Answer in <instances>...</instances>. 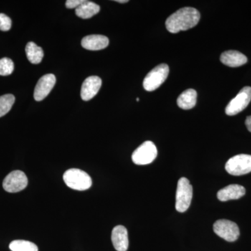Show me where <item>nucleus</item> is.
<instances>
[{
	"instance_id": "nucleus-18",
	"label": "nucleus",
	"mask_w": 251,
	"mask_h": 251,
	"mask_svg": "<svg viewBox=\"0 0 251 251\" xmlns=\"http://www.w3.org/2000/svg\"><path fill=\"white\" fill-rule=\"evenodd\" d=\"M25 52L28 60L33 64L41 63L44 56L43 49L34 42L28 43L26 46Z\"/></svg>"
},
{
	"instance_id": "nucleus-26",
	"label": "nucleus",
	"mask_w": 251,
	"mask_h": 251,
	"mask_svg": "<svg viewBox=\"0 0 251 251\" xmlns=\"http://www.w3.org/2000/svg\"><path fill=\"white\" fill-rule=\"evenodd\" d=\"M136 100H137V101H139L140 99H138V98H137V99H136Z\"/></svg>"
},
{
	"instance_id": "nucleus-16",
	"label": "nucleus",
	"mask_w": 251,
	"mask_h": 251,
	"mask_svg": "<svg viewBox=\"0 0 251 251\" xmlns=\"http://www.w3.org/2000/svg\"><path fill=\"white\" fill-rule=\"evenodd\" d=\"M197 102V92L193 89H188L180 94L177 99V105L183 110L194 108Z\"/></svg>"
},
{
	"instance_id": "nucleus-15",
	"label": "nucleus",
	"mask_w": 251,
	"mask_h": 251,
	"mask_svg": "<svg viewBox=\"0 0 251 251\" xmlns=\"http://www.w3.org/2000/svg\"><path fill=\"white\" fill-rule=\"evenodd\" d=\"M221 62L229 67H239L248 62L247 57L242 52L236 50H228L223 52Z\"/></svg>"
},
{
	"instance_id": "nucleus-11",
	"label": "nucleus",
	"mask_w": 251,
	"mask_h": 251,
	"mask_svg": "<svg viewBox=\"0 0 251 251\" xmlns=\"http://www.w3.org/2000/svg\"><path fill=\"white\" fill-rule=\"evenodd\" d=\"M101 85L102 81L100 77L95 75L87 77L81 87V98L85 101L91 100L98 93Z\"/></svg>"
},
{
	"instance_id": "nucleus-10",
	"label": "nucleus",
	"mask_w": 251,
	"mask_h": 251,
	"mask_svg": "<svg viewBox=\"0 0 251 251\" xmlns=\"http://www.w3.org/2000/svg\"><path fill=\"white\" fill-rule=\"evenodd\" d=\"M56 83L53 74H46L39 79L34 89V97L37 101L44 100L51 92Z\"/></svg>"
},
{
	"instance_id": "nucleus-13",
	"label": "nucleus",
	"mask_w": 251,
	"mask_h": 251,
	"mask_svg": "<svg viewBox=\"0 0 251 251\" xmlns=\"http://www.w3.org/2000/svg\"><path fill=\"white\" fill-rule=\"evenodd\" d=\"M246 194V189L244 186L238 184H231L220 190L217 193L218 199L222 202L238 200Z\"/></svg>"
},
{
	"instance_id": "nucleus-20",
	"label": "nucleus",
	"mask_w": 251,
	"mask_h": 251,
	"mask_svg": "<svg viewBox=\"0 0 251 251\" xmlns=\"http://www.w3.org/2000/svg\"><path fill=\"white\" fill-rule=\"evenodd\" d=\"M15 102L13 94H5L0 97V117L4 116L12 108Z\"/></svg>"
},
{
	"instance_id": "nucleus-5",
	"label": "nucleus",
	"mask_w": 251,
	"mask_h": 251,
	"mask_svg": "<svg viewBox=\"0 0 251 251\" xmlns=\"http://www.w3.org/2000/svg\"><path fill=\"white\" fill-rule=\"evenodd\" d=\"M157 154L158 151L156 145L151 141H146L133 151L132 161L139 166L150 164L154 161Z\"/></svg>"
},
{
	"instance_id": "nucleus-7",
	"label": "nucleus",
	"mask_w": 251,
	"mask_h": 251,
	"mask_svg": "<svg viewBox=\"0 0 251 251\" xmlns=\"http://www.w3.org/2000/svg\"><path fill=\"white\" fill-rule=\"evenodd\" d=\"M213 228L218 236L227 242H235L240 235V231L237 225L229 220L216 221Z\"/></svg>"
},
{
	"instance_id": "nucleus-9",
	"label": "nucleus",
	"mask_w": 251,
	"mask_h": 251,
	"mask_svg": "<svg viewBox=\"0 0 251 251\" xmlns=\"http://www.w3.org/2000/svg\"><path fill=\"white\" fill-rule=\"evenodd\" d=\"M28 179L26 175L21 171L11 172L3 181V188L6 192L18 193L27 187Z\"/></svg>"
},
{
	"instance_id": "nucleus-22",
	"label": "nucleus",
	"mask_w": 251,
	"mask_h": 251,
	"mask_svg": "<svg viewBox=\"0 0 251 251\" xmlns=\"http://www.w3.org/2000/svg\"><path fill=\"white\" fill-rule=\"evenodd\" d=\"M11 20L9 16L4 14H0V30L9 31L11 28Z\"/></svg>"
},
{
	"instance_id": "nucleus-19",
	"label": "nucleus",
	"mask_w": 251,
	"mask_h": 251,
	"mask_svg": "<svg viewBox=\"0 0 251 251\" xmlns=\"http://www.w3.org/2000/svg\"><path fill=\"white\" fill-rule=\"evenodd\" d=\"M11 251H38L37 246L34 243L25 240H15L9 244Z\"/></svg>"
},
{
	"instance_id": "nucleus-2",
	"label": "nucleus",
	"mask_w": 251,
	"mask_h": 251,
	"mask_svg": "<svg viewBox=\"0 0 251 251\" xmlns=\"http://www.w3.org/2000/svg\"><path fill=\"white\" fill-rule=\"evenodd\" d=\"M63 179L67 186L76 191H85L89 189L92 184L90 175L76 168L66 171L63 175Z\"/></svg>"
},
{
	"instance_id": "nucleus-25",
	"label": "nucleus",
	"mask_w": 251,
	"mask_h": 251,
	"mask_svg": "<svg viewBox=\"0 0 251 251\" xmlns=\"http://www.w3.org/2000/svg\"><path fill=\"white\" fill-rule=\"evenodd\" d=\"M117 2L119 3H126L128 2V0H117Z\"/></svg>"
},
{
	"instance_id": "nucleus-24",
	"label": "nucleus",
	"mask_w": 251,
	"mask_h": 251,
	"mask_svg": "<svg viewBox=\"0 0 251 251\" xmlns=\"http://www.w3.org/2000/svg\"><path fill=\"white\" fill-rule=\"evenodd\" d=\"M246 126H247L248 130L251 133V116L248 117L246 120Z\"/></svg>"
},
{
	"instance_id": "nucleus-12",
	"label": "nucleus",
	"mask_w": 251,
	"mask_h": 251,
	"mask_svg": "<svg viewBox=\"0 0 251 251\" xmlns=\"http://www.w3.org/2000/svg\"><path fill=\"white\" fill-rule=\"evenodd\" d=\"M111 239L115 250L127 251L129 242H128V231L125 226H115L112 229Z\"/></svg>"
},
{
	"instance_id": "nucleus-1",
	"label": "nucleus",
	"mask_w": 251,
	"mask_h": 251,
	"mask_svg": "<svg viewBox=\"0 0 251 251\" xmlns=\"http://www.w3.org/2000/svg\"><path fill=\"white\" fill-rule=\"evenodd\" d=\"M201 19V14L193 7L181 8L166 20V27L173 34L186 31L197 25Z\"/></svg>"
},
{
	"instance_id": "nucleus-21",
	"label": "nucleus",
	"mask_w": 251,
	"mask_h": 251,
	"mask_svg": "<svg viewBox=\"0 0 251 251\" xmlns=\"http://www.w3.org/2000/svg\"><path fill=\"white\" fill-rule=\"evenodd\" d=\"M14 70V64L11 59L2 58L0 59V75L6 76L11 75Z\"/></svg>"
},
{
	"instance_id": "nucleus-8",
	"label": "nucleus",
	"mask_w": 251,
	"mask_h": 251,
	"mask_svg": "<svg viewBox=\"0 0 251 251\" xmlns=\"http://www.w3.org/2000/svg\"><path fill=\"white\" fill-rule=\"evenodd\" d=\"M251 100V87H244L228 103L226 108V115L233 116L243 111Z\"/></svg>"
},
{
	"instance_id": "nucleus-14",
	"label": "nucleus",
	"mask_w": 251,
	"mask_h": 251,
	"mask_svg": "<svg viewBox=\"0 0 251 251\" xmlns=\"http://www.w3.org/2000/svg\"><path fill=\"white\" fill-rule=\"evenodd\" d=\"M81 44L84 49L89 50H99L108 47L109 39L105 36L94 34L84 37Z\"/></svg>"
},
{
	"instance_id": "nucleus-4",
	"label": "nucleus",
	"mask_w": 251,
	"mask_h": 251,
	"mask_svg": "<svg viewBox=\"0 0 251 251\" xmlns=\"http://www.w3.org/2000/svg\"><path fill=\"white\" fill-rule=\"evenodd\" d=\"M169 74V67L161 64L153 69L143 81V87L148 92H153L158 89L166 81Z\"/></svg>"
},
{
	"instance_id": "nucleus-23",
	"label": "nucleus",
	"mask_w": 251,
	"mask_h": 251,
	"mask_svg": "<svg viewBox=\"0 0 251 251\" xmlns=\"http://www.w3.org/2000/svg\"><path fill=\"white\" fill-rule=\"evenodd\" d=\"M85 1V0H67L66 1V6L68 9H76Z\"/></svg>"
},
{
	"instance_id": "nucleus-17",
	"label": "nucleus",
	"mask_w": 251,
	"mask_h": 251,
	"mask_svg": "<svg viewBox=\"0 0 251 251\" xmlns=\"http://www.w3.org/2000/svg\"><path fill=\"white\" fill-rule=\"evenodd\" d=\"M100 11V6L92 1H85L75 9V14L79 18L88 19Z\"/></svg>"
},
{
	"instance_id": "nucleus-6",
	"label": "nucleus",
	"mask_w": 251,
	"mask_h": 251,
	"mask_svg": "<svg viewBox=\"0 0 251 251\" xmlns=\"http://www.w3.org/2000/svg\"><path fill=\"white\" fill-rule=\"evenodd\" d=\"M226 170L233 176H241L251 173V155L239 154L229 158L226 163Z\"/></svg>"
},
{
	"instance_id": "nucleus-3",
	"label": "nucleus",
	"mask_w": 251,
	"mask_h": 251,
	"mask_svg": "<svg viewBox=\"0 0 251 251\" xmlns=\"http://www.w3.org/2000/svg\"><path fill=\"white\" fill-rule=\"evenodd\" d=\"M193 198V186L190 184L189 180L186 178H181L178 181L176 193V211L180 213L187 211Z\"/></svg>"
}]
</instances>
